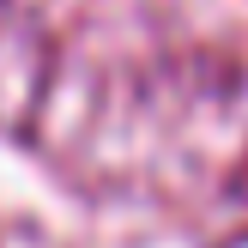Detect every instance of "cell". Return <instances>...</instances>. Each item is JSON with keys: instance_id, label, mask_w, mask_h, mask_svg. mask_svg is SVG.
I'll return each instance as SVG.
<instances>
[]
</instances>
